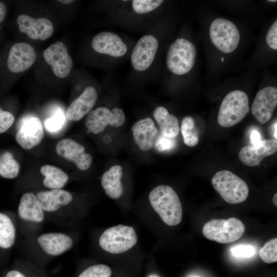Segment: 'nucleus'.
Wrapping results in <instances>:
<instances>
[{
    "label": "nucleus",
    "instance_id": "obj_1",
    "mask_svg": "<svg viewBox=\"0 0 277 277\" xmlns=\"http://www.w3.org/2000/svg\"><path fill=\"white\" fill-rule=\"evenodd\" d=\"M149 199L152 208L166 224L175 226L181 222L183 215L181 202L172 187L159 185L151 191Z\"/></svg>",
    "mask_w": 277,
    "mask_h": 277
},
{
    "label": "nucleus",
    "instance_id": "obj_2",
    "mask_svg": "<svg viewBox=\"0 0 277 277\" xmlns=\"http://www.w3.org/2000/svg\"><path fill=\"white\" fill-rule=\"evenodd\" d=\"M212 185L226 202L236 204L245 201L249 189L246 183L232 172L227 170L217 172L211 180Z\"/></svg>",
    "mask_w": 277,
    "mask_h": 277
},
{
    "label": "nucleus",
    "instance_id": "obj_3",
    "mask_svg": "<svg viewBox=\"0 0 277 277\" xmlns=\"http://www.w3.org/2000/svg\"><path fill=\"white\" fill-rule=\"evenodd\" d=\"M249 98L244 91L235 90L229 92L222 101L218 115V124L230 127L240 122L249 111Z\"/></svg>",
    "mask_w": 277,
    "mask_h": 277
},
{
    "label": "nucleus",
    "instance_id": "obj_4",
    "mask_svg": "<svg viewBox=\"0 0 277 277\" xmlns=\"http://www.w3.org/2000/svg\"><path fill=\"white\" fill-rule=\"evenodd\" d=\"M245 231L244 223L234 217L227 220H212L204 225L202 230L205 238L222 244H228L238 240Z\"/></svg>",
    "mask_w": 277,
    "mask_h": 277
},
{
    "label": "nucleus",
    "instance_id": "obj_5",
    "mask_svg": "<svg viewBox=\"0 0 277 277\" xmlns=\"http://www.w3.org/2000/svg\"><path fill=\"white\" fill-rule=\"evenodd\" d=\"M196 56L194 45L185 38H178L170 45L166 62L169 70L176 75H183L193 68Z\"/></svg>",
    "mask_w": 277,
    "mask_h": 277
},
{
    "label": "nucleus",
    "instance_id": "obj_6",
    "mask_svg": "<svg viewBox=\"0 0 277 277\" xmlns=\"http://www.w3.org/2000/svg\"><path fill=\"white\" fill-rule=\"evenodd\" d=\"M137 241V234L132 227L117 225L108 228L102 234L99 244L107 252L119 254L131 249Z\"/></svg>",
    "mask_w": 277,
    "mask_h": 277
},
{
    "label": "nucleus",
    "instance_id": "obj_7",
    "mask_svg": "<svg viewBox=\"0 0 277 277\" xmlns=\"http://www.w3.org/2000/svg\"><path fill=\"white\" fill-rule=\"evenodd\" d=\"M210 39L221 51L229 53L237 48L240 39L239 31L232 22L217 18L211 23L209 28Z\"/></svg>",
    "mask_w": 277,
    "mask_h": 277
},
{
    "label": "nucleus",
    "instance_id": "obj_8",
    "mask_svg": "<svg viewBox=\"0 0 277 277\" xmlns=\"http://www.w3.org/2000/svg\"><path fill=\"white\" fill-rule=\"evenodd\" d=\"M125 120L123 111L117 108L110 111L106 107H101L91 110L87 115L85 125L87 129L94 134L104 131L107 125L114 127L122 126Z\"/></svg>",
    "mask_w": 277,
    "mask_h": 277
},
{
    "label": "nucleus",
    "instance_id": "obj_9",
    "mask_svg": "<svg viewBox=\"0 0 277 277\" xmlns=\"http://www.w3.org/2000/svg\"><path fill=\"white\" fill-rule=\"evenodd\" d=\"M36 52L32 46L25 42L13 44L10 47L6 59L8 70L18 73L29 69L34 63Z\"/></svg>",
    "mask_w": 277,
    "mask_h": 277
},
{
    "label": "nucleus",
    "instance_id": "obj_10",
    "mask_svg": "<svg viewBox=\"0 0 277 277\" xmlns=\"http://www.w3.org/2000/svg\"><path fill=\"white\" fill-rule=\"evenodd\" d=\"M43 56L57 77L63 78L69 75L73 62L64 43L58 41L51 45L44 51Z\"/></svg>",
    "mask_w": 277,
    "mask_h": 277
},
{
    "label": "nucleus",
    "instance_id": "obj_11",
    "mask_svg": "<svg viewBox=\"0 0 277 277\" xmlns=\"http://www.w3.org/2000/svg\"><path fill=\"white\" fill-rule=\"evenodd\" d=\"M277 105V88L268 86L261 89L253 100L251 111L253 116L261 124L271 118Z\"/></svg>",
    "mask_w": 277,
    "mask_h": 277
},
{
    "label": "nucleus",
    "instance_id": "obj_12",
    "mask_svg": "<svg viewBox=\"0 0 277 277\" xmlns=\"http://www.w3.org/2000/svg\"><path fill=\"white\" fill-rule=\"evenodd\" d=\"M159 42L156 37L146 35L141 37L133 48L131 56L133 67L143 71L151 65L158 49Z\"/></svg>",
    "mask_w": 277,
    "mask_h": 277
},
{
    "label": "nucleus",
    "instance_id": "obj_13",
    "mask_svg": "<svg viewBox=\"0 0 277 277\" xmlns=\"http://www.w3.org/2000/svg\"><path fill=\"white\" fill-rule=\"evenodd\" d=\"M44 137L41 120L34 116L25 117L16 132L15 140L24 149H30L40 144Z\"/></svg>",
    "mask_w": 277,
    "mask_h": 277
},
{
    "label": "nucleus",
    "instance_id": "obj_14",
    "mask_svg": "<svg viewBox=\"0 0 277 277\" xmlns=\"http://www.w3.org/2000/svg\"><path fill=\"white\" fill-rule=\"evenodd\" d=\"M58 155L74 163L83 171L87 170L92 162V156L85 152V147L71 138H64L56 145Z\"/></svg>",
    "mask_w": 277,
    "mask_h": 277
},
{
    "label": "nucleus",
    "instance_id": "obj_15",
    "mask_svg": "<svg viewBox=\"0 0 277 277\" xmlns=\"http://www.w3.org/2000/svg\"><path fill=\"white\" fill-rule=\"evenodd\" d=\"M16 23L20 32L32 39L46 40L54 32L52 22L46 18H36L23 14L18 16Z\"/></svg>",
    "mask_w": 277,
    "mask_h": 277
},
{
    "label": "nucleus",
    "instance_id": "obj_16",
    "mask_svg": "<svg viewBox=\"0 0 277 277\" xmlns=\"http://www.w3.org/2000/svg\"><path fill=\"white\" fill-rule=\"evenodd\" d=\"M276 151V140L266 139L258 145L243 147L239 151V158L246 166H259L265 157L272 155Z\"/></svg>",
    "mask_w": 277,
    "mask_h": 277
},
{
    "label": "nucleus",
    "instance_id": "obj_17",
    "mask_svg": "<svg viewBox=\"0 0 277 277\" xmlns=\"http://www.w3.org/2000/svg\"><path fill=\"white\" fill-rule=\"evenodd\" d=\"M92 47L95 51L113 57H121L127 51V45L117 34L102 32L92 39Z\"/></svg>",
    "mask_w": 277,
    "mask_h": 277
},
{
    "label": "nucleus",
    "instance_id": "obj_18",
    "mask_svg": "<svg viewBox=\"0 0 277 277\" xmlns=\"http://www.w3.org/2000/svg\"><path fill=\"white\" fill-rule=\"evenodd\" d=\"M37 242L47 254L58 256L70 250L73 244L72 238L61 232H48L39 235Z\"/></svg>",
    "mask_w": 277,
    "mask_h": 277
},
{
    "label": "nucleus",
    "instance_id": "obj_19",
    "mask_svg": "<svg viewBox=\"0 0 277 277\" xmlns=\"http://www.w3.org/2000/svg\"><path fill=\"white\" fill-rule=\"evenodd\" d=\"M97 97V92L94 87H86L68 107L66 114L67 118L71 121L81 120L92 110Z\"/></svg>",
    "mask_w": 277,
    "mask_h": 277
},
{
    "label": "nucleus",
    "instance_id": "obj_20",
    "mask_svg": "<svg viewBox=\"0 0 277 277\" xmlns=\"http://www.w3.org/2000/svg\"><path fill=\"white\" fill-rule=\"evenodd\" d=\"M131 130L133 139L143 151L149 150L154 145L158 130L150 117H146L136 122Z\"/></svg>",
    "mask_w": 277,
    "mask_h": 277
},
{
    "label": "nucleus",
    "instance_id": "obj_21",
    "mask_svg": "<svg viewBox=\"0 0 277 277\" xmlns=\"http://www.w3.org/2000/svg\"><path fill=\"white\" fill-rule=\"evenodd\" d=\"M36 196L45 212L56 211L69 205L73 200L70 192L62 189L41 191L36 194Z\"/></svg>",
    "mask_w": 277,
    "mask_h": 277
},
{
    "label": "nucleus",
    "instance_id": "obj_22",
    "mask_svg": "<svg viewBox=\"0 0 277 277\" xmlns=\"http://www.w3.org/2000/svg\"><path fill=\"white\" fill-rule=\"evenodd\" d=\"M17 212L22 220L29 222L40 223L45 219V211L32 192H26L22 196Z\"/></svg>",
    "mask_w": 277,
    "mask_h": 277
},
{
    "label": "nucleus",
    "instance_id": "obj_23",
    "mask_svg": "<svg viewBox=\"0 0 277 277\" xmlns=\"http://www.w3.org/2000/svg\"><path fill=\"white\" fill-rule=\"evenodd\" d=\"M123 169L120 165L112 166L105 172L102 177L101 185L105 193L113 199L120 198L123 192L121 182Z\"/></svg>",
    "mask_w": 277,
    "mask_h": 277
},
{
    "label": "nucleus",
    "instance_id": "obj_24",
    "mask_svg": "<svg viewBox=\"0 0 277 277\" xmlns=\"http://www.w3.org/2000/svg\"><path fill=\"white\" fill-rule=\"evenodd\" d=\"M153 116L160 127L161 134L164 136L175 138L179 134L180 126L178 119L169 113L167 109L162 106L155 109Z\"/></svg>",
    "mask_w": 277,
    "mask_h": 277
},
{
    "label": "nucleus",
    "instance_id": "obj_25",
    "mask_svg": "<svg viewBox=\"0 0 277 277\" xmlns=\"http://www.w3.org/2000/svg\"><path fill=\"white\" fill-rule=\"evenodd\" d=\"M45 176L43 185L50 189H62L69 180L68 174L61 168L50 165H44L40 169Z\"/></svg>",
    "mask_w": 277,
    "mask_h": 277
},
{
    "label": "nucleus",
    "instance_id": "obj_26",
    "mask_svg": "<svg viewBox=\"0 0 277 277\" xmlns=\"http://www.w3.org/2000/svg\"><path fill=\"white\" fill-rule=\"evenodd\" d=\"M16 239V229L12 220L6 214L0 212V248H11Z\"/></svg>",
    "mask_w": 277,
    "mask_h": 277
},
{
    "label": "nucleus",
    "instance_id": "obj_27",
    "mask_svg": "<svg viewBox=\"0 0 277 277\" xmlns=\"http://www.w3.org/2000/svg\"><path fill=\"white\" fill-rule=\"evenodd\" d=\"M20 166L13 154L6 151L0 155V175L4 178L12 179L19 174Z\"/></svg>",
    "mask_w": 277,
    "mask_h": 277
},
{
    "label": "nucleus",
    "instance_id": "obj_28",
    "mask_svg": "<svg viewBox=\"0 0 277 277\" xmlns=\"http://www.w3.org/2000/svg\"><path fill=\"white\" fill-rule=\"evenodd\" d=\"M181 131L184 143L188 146L193 147L199 142V135L195 123L191 116L184 117L182 122Z\"/></svg>",
    "mask_w": 277,
    "mask_h": 277
},
{
    "label": "nucleus",
    "instance_id": "obj_29",
    "mask_svg": "<svg viewBox=\"0 0 277 277\" xmlns=\"http://www.w3.org/2000/svg\"><path fill=\"white\" fill-rule=\"evenodd\" d=\"M259 254L261 259L266 263L277 261V239L274 238L266 243L261 248Z\"/></svg>",
    "mask_w": 277,
    "mask_h": 277
},
{
    "label": "nucleus",
    "instance_id": "obj_30",
    "mask_svg": "<svg viewBox=\"0 0 277 277\" xmlns=\"http://www.w3.org/2000/svg\"><path fill=\"white\" fill-rule=\"evenodd\" d=\"M111 268L104 264L91 266L85 269L78 277H110Z\"/></svg>",
    "mask_w": 277,
    "mask_h": 277
},
{
    "label": "nucleus",
    "instance_id": "obj_31",
    "mask_svg": "<svg viewBox=\"0 0 277 277\" xmlns=\"http://www.w3.org/2000/svg\"><path fill=\"white\" fill-rule=\"evenodd\" d=\"M163 2L162 0H134L132 7L137 13H146L158 8Z\"/></svg>",
    "mask_w": 277,
    "mask_h": 277
},
{
    "label": "nucleus",
    "instance_id": "obj_32",
    "mask_svg": "<svg viewBox=\"0 0 277 277\" xmlns=\"http://www.w3.org/2000/svg\"><path fill=\"white\" fill-rule=\"evenodd\" d=\"M65 117L61 110L56 111L51 117L47 118L45 123L47 129L50 132H55L63 126Z\"/></svg>",
    "mask_w": 277,
    "mask_h": 277
},
{
    "label": "nucleus",
    "instance_id": "obj_33",
    "mask_svg": "<svg viewBox=\"0 0 277 277\" xmlns=\"http://www.w3.org/2000/svg\"><path fill=\"white\" fill-rule=\"evenodd\" d=\"M231 254L237 258H250L255 253L254 247L250 245H238L230 249Z\"/></svg>",
    "mask_w": 277,
    "mask_h": 277
},
{
    "label": "nucleus",
    "instance_id": "obj_34",
    "mask_svg": "<svg viewBox=\"0 0 277 277\" xmlns=\"http://www.w3.org/2000/svg\"><path fill=\"white\" fill-rule=\"evenodd\" d=\"M176 145L174 138H169L162 135H160L155 140L154 146L159 151L171 150Z\"/></svg>",
    "mask_w": 277,
    "mask_h": 277
},
{
    "label": "nucleus",
    "instance_id": "obj_35",
    "mask_svg": "<svg viewBox=\"0 0 277 277\" xmlns=\"http://www.w3.org/2000/svg\"><path fill=\"white\" fill-rule=\"evenodd\" d=\"M15 117L10 112L0 107V134L8 130L13 124Z\"/></svg>",
    "mask_w": 277,
    "mask_h": 277
},
{
    "label": "nucleus",
    "instance_id": "obj_36",
    "mask_svg": "<svg viewBox=\"0 0 277 277\" xmlns=\"http://www.w3.org/2000/svg\"><path fill=\"white\" fill-rule=\"evenodd\" d=\"M266 42L270 48L277 49V21L269 28L266 35Z\"/></svg>",
    "mask_w": 277,
    "mask_h": 277
},
{
    "label": "nucleus",
    "instance_id": "obj_37",
    "mask_svg": "<svg viewBox=\"0 0 277 277\" xmlns=\"http://www.w3.org/2000/svg\"><path fill=\"white\" fill-rule=\"evenodd\" d=\"M250 141L252 145H256L260 144L262 140L261 134L256 129H253L250 134Z\"/></svg>",
    "mask_w": 277,
    "mask_h": 277
},
{
    "label": "nucleus",
    "instance_id": "obj_38",
    "mask_svg": "<svg viewBox=\"0 0 277 277\" xmlns=\"http://www.w3.org/2000/svg\"><path fill=\"white\" fill-rule=\"evenodd\" d=\"M7 13V7L6 4L0 1V31L1 30V24L5 21Z\"/></svg>",
    "mask_w": 277,
    "mask_h": 277
},
{
    "label": "nucleus",
    "instance_id": "obj_39",
    "mask_svg": "<svg viewBox=\"0 0 277 277\" xmlns=\"http://www.w3.org/2000/svg\"><path fill=\"white\" fill-rule=\"evenodd\" d=\"M5 277H25V276L18 271L11 270L7 273Z\"/></svg>",
    "mask_w": 277,
    "mask_h": 277
},
{
    "label": "nucleus",
    "instance_id": "obj_40",
    "mask_svg": "<svg viewBox=\"0 0 277 277\" xmlns=\"http://www.w3.org/2000/svg\"><path fill=\"white\" fill-rule=\"evenodd\" d=\"M276 122L274 124L273 126V134L274 140H276L277 134H276Z\"/></svg>",
    "mask_w": 277,
    "mask_h": 277
},
{
    "label": "nucleus",
    "instance_id": "obj_41",
    "mask_svg": "<svg viewBox=\"0 0 277 277\" xmlns=\"http://www.w3.org/2000/svg\"><path fill=\"white\" fill-rule=\"evenodd\" d=\"M58 2L64 4H70L72 2H73V1H72V0H63V1L60 0V1H58Z\"/></svg>",
    "mask_w": 277,
    "mask_h": 277
},
{
    "label": "nucleus",
    "instance_id": "obj_42",
    "mask_svg": "<svg viewBox=\"0 0 277 277\" xmlns=\"http://www.w3.org/2000/svg\"><path fill=\"white\" fill-rule=\"evenodd\" d=\"M273 204L275 205V206H277V193H275L273 197Z\"/></svg>",
    "mask_w": 277,
    "mask_h": 277
},
{
    "label": "nucleus",
    "instance_id": "obj_43",
    "mask_svg": "<svg viewBox=\"0 0 277 277\" xmlns=\"http://www.w3.org/2000/svg\"><path fill=\"white\" fill-rule=\"evenodd\" d=\"M148 277H160L158 275L155 274H151L148 276Z\"/></svg>",
    "mask_w": 277,
    "mask_h": 277
},
{
    "label": "nucleus",
    "instance_id": "obj_44",
    "mask_svg": "<svg viewBox=\"0 0 277 277\" xmlns=\"http://www.w3.org/2000/svg\"><path fill=\"white\" fill-rule=\"evenodd\" d=\"M268 1L270 2H276V1H275V0H273V1L270 0V1Z\"/></svg>",
    "mask_w": 277,
    "mask_h": 277
},
{
    "label": "nucleus",
    "instance_id": "obj_45",
    "mask_svg": "<svg viewBox=\"0 0 277 277\" xmlns=\"http://www.w3.org/2000/svg\"><path fill=\"white\" fill-rule=\"evenodd\" d=\"M221 61H222V62H223V61H224V57H222V58H221Z\"/></svg>",
    "mask_w": 277,
    "mask_h": 277
},
{
    "label": "nucleus",
    "instance_id": "obj_46",
    "mask_svg": "<svg viewBox=\"0 0 277 277\" xmlns=\"http://www.w3.org/2000/svg\"><path fill=\"white\" fill-rule=\"evenodd\" d=\"M194 277H198V276H194Z\"/></svg>",
    "mask_w": 277,
    "mask_h": 277
},
{
    "label": "nucleus",
    "instance_id": "obj_47",
    "mask_svg": "<svg viewBox=\"0 0 277 277\" xmlns=\"http://www.w3.org/2000/svg\"><path fill=\"white\" fill-rule=\"evenodd\" d=\"M0 64H1V62H0Z\"/></svg>",
    "mask_w": 277,
    "mask_h": 277
}]
</instances>
